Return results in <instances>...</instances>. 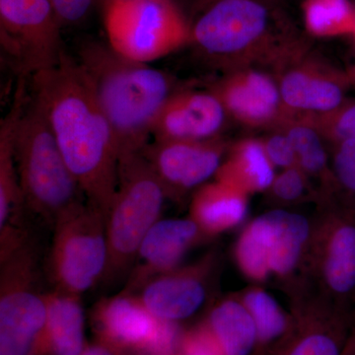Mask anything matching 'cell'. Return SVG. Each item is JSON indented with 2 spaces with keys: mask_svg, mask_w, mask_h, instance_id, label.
Returning <instances> with one entry per match:
<instances>
[{
  "mask_svg": "<svg viewBox=\"0 0 355 355\" xmlns=\"http://www.w3.org/2000/svg\"><path fill=\"white\" fill-rule=\"evenodd\" d=\"M303 292L355 318V205L338 197L318 205Z\"/></svg>",
  "mask_w": 355,
  "mask_h": 355,
  "instance_id": "6",
  "label": "cell"
},
{
  "mask_svg": "<svg viewBox=\"0 0 355 355\" xmlns=\"http://www.w3.org/2000/svg\"><path fill=\"white\" fill-rule=\"evenodd\" d=\"M354 36L355 37V30H354Z\"/></svg>",
  "mask_w": 355,
  "mask_h": 355,
  "instance_id": "38",
  "label": "cell"
},
{
  "mask_svg": "<svg viewBox=\"0 0 355 355\" xmlns=\"http://www.w3.org/2000/svg\"><path fill=\"white\" fill-rule=\"evenodd\" d=\"M25 99V85L21 83L12 108L0 125V261L33 236L14 150L16 125Z\"/></svg>",
  "mask_w": 355,
  "mask_h": 355,
  "instance_id": "17",
  "label": "cell"
},
{
  "mask_svg": "<svg viewBox=\"0 0 355 355\" xmlns=\"http://www.w3.org/2000/svg\"><path fill=\"white\" fill-rule=\"evenodd\" d=\"M78 62L111 125L120 158L142 153L166 103L180 90L176 78L98 44L84 49Z\"/></svg>",
  "mask_w": 355,
  "mask_h": 355,
  "instance_id": "2",
  "label": "cell"
},
{
  "mask_svg": "<svg viewBox=\"0 0 355 355\" xmlns=\"http://www.w3.org/2000/svg\"><path fill=\"white\" fill-rule=\"evenodd\" d=\"M306 116L316 125L328 144L355 139V99H347L331 113Z\"/></svg>",
  "mask_w": 355,
  "mask_h": 355,
  "instance_id": "30",
  "label": "cell"
},
{
  "mask_svg": "<svg viewBox=\"0 0 355 355\" xmlns=\"http://www.w3.org/2000/svg\"><path fill=\"white\" fill-rule=\"evenodd\" d=\"M350 84L355 87V65L349 73Z\"/></svg>",
  "mask_w": 355,
  "mask_h": 355,
  "instance_id": "36",
  "label": "cell"
},
{
  "mask_svg": "<svg viewBox=\"0 0 355 355\" xmlns=\"http://www.w3.org/2000/svg\"><path fill=\"white\" fill-rule=\"evenodd\" d=\"M239 297L256 324L259 338L256 355H275L291 334L293 315L282 309L272 294L261 286L249 287Z\"/></svg>",
  "mask_w": 355,
  "mask_h": 355,
  "instance_id": "26",
  "label": "cell"
},
{
  "mask_svg": "<svg viewBox=\"0 0 355 355\" xmlns=\"http://www.w3.org/2000/svg\"><path fill=\"white\" fill-rule=\"evenodd\" d=\"M229 146L220 137L205 141L154 140L142 153L164 187L168 198L179 200L216 178Z\"/></svg>",
  "mask_w": 355,
  "mask_h": 355,
  "instance_id": "13",
  "label": "cell"
},
{
  "mask_svg": "<svg viewBox=\"0 0 355 355\" xmlns=\"http://www.w3.org/2000/svg\"><path fill=\"white\" fill-rule=\"evenodd\" d=\"M209 239L193 219H159L142 240L121 292L137 294L149 280L179 268L193 247Z\"/></svg>",
  "mask_w": 355,
  "mask_h": 355,
  "instance_id": "18",
  "label": "cell"
},
{
  "mask_svg": "<svg viewBox=\"0 0 355 355\" xmlns=\"http://www.w3.org/2000/svg\"><path fill=\"white\" fill-rule=\"evenodd\" d=\"M180 355H225L207 324L182 336Z\"/></svg>",
  "mask_w": 355,
  "mask_h": 355,
  "instance_id": "32",
  "label": "cell"
},
{
  "mask_svg": "<svg viewBox=\"0 0 355 355\" xmlns=\"http://www.w3.org/2000/svg\"><path fill=\"white\" fill-rule=\"evenodd\" d=\"M343 355H355V331L350 336Z\"/></svg>",
  "mask_w": 355,
  "mask_h": 355,
  "instance_id": "35",
  "label": "cell"
},
{
  "mask_svg": "<svg viewBox=\"0 0 355 355\" xmlns=\"http://www.w3.org/2000/svg\"><path fill=\"white\" fill-rule=\"evenodd\" d=\"M275 175V168L266 156L261 139L249 137L229 146L214 179L232 184L251 196L266 193Z\"/></svg>",
  "mask_w": 355,
  "mask_h": 355,
  "instance_id": "24",
  "label": "cell"
},
{
  "mask_svg": "<svg viewBox=\"0 0 355 355\" xmlns=\"http://www.w3.org/2000/svg\"><path fill=\"white\" fill-rule=\"evenodd\" d=\"M261 139L266 156L275 169L284 170L297 166V158L291 139L282 128H272V132Z\"/></svg>",
  "mask_w": 355,
  "mask_h": 355,
  "instance_id": "31",
  "label": "cell"
},
{
  "mask_svg": "<svg viewBox=\"0 0 355 355\" xmlns=\"http://www.w3.org/2000/svg\"><path fill=\"white\" fill-rule=\"evenodd\" d=\"M149 355H173V354H153Z\"/></svg>",
  "mask_w": 355,
  "mask_h": 355,
  "instance_id": "37",
  "label": "cell"
},
{
  "mask_svg": "<svg viewBox=\"0 0 355 355\" xmlns=\"http://www.w3.org/2000/svg\"><path fill=\"white\" fill-rule=\"evenodd\" d=\"M106 219L84 200L55 220L48 259L53 289L81 297L102 282L109 254Z\"/></svg>",
  "mask_w": 355,
  "mask_h": 355,
  "instance_id": "7",
  "label": "cell"
},
{
  "mask_svg": "<svg viewBox=\"0 0 355 355\" xmlns=\"http://www.w3.org/2000/svg\"><path fill=\"white\" fill-rule=\"evenodd\" d=\"M210 89L229 118L244 127L272 130L289 114L275 74L261 67L229 70Z\"/></svg>",
  "mask_w": 355,
  "mask_h": 355,
  "instance_id": "14",
  "label": "cell"
},
{
  "mask_svg": "<svg viewBox=\"0 0 355 355\" xmlns=\"http://www.w3.org/2000/svg\"><path fill=\"white\" fill-rule=\"evenodd\" d=\"M249 197L232 184L214 179L195 191L189 217L210 239L238 227L246 220Z\"/></svg>",
  "mask_w": 355,
  "mask_h": 355,
  "instance_id": "21",
  "label": "cell"
},
{
  "mask_svg": "<svg viewBox=\"0 0 355 355\" xmlns=\"http://www.w3.org/2000/svg\"><path fill=\"white\" fill-rule=\"evenodd\" d=\"M1 44L20 79L57 64L62 53L51 0H0Z\"/></svg>",
  "mask_w": 355,
  "mask_h": 355,
  "instance_id": "10",
  "label": "cell"
},
{
  "mask_svg": "<svg viewBox=\"0 0 355 355\" xmlns=\"http://www.w3.org/2000/svg\"><path fill=\"white\" fill-rule=\"evenodd\" d=\"M336 197L355 205V139L329 144Z\"/></svg>",
  "mask_w": 355,
  "mask_h": 355,
  "instance_id": "29",
  "label": "cell"
},
{
  "mask_svg": "<svg viewBox=\"0 0 355 355\" xmlns=\"http://www.w3.org/2000/svg\"><path fill=\"white\" fill-rule=\"evenodd\" d=\"M266 197L275 209L314 202H324L321 191L298 166L282 170L275 175L272 186L266 191Z\"/></svg>",
  "mask_w": 355,
  "mask_h": 355,
  "instance_id": "28",
  "label": "cell"
},
{
  "mask_svg": "<svg viewBox=\"0 0 355 355\" xmlns=\"http://www.w3.org/2000/svg\"><path fill=\"white\" fill-rule=\"evenodd\" d=\"M218 263V253L209 252L191 265L179 266L149 280L137 295L158 319L170 322L187 319L197 313L209 297Z\"/></svg>",
  "mask_w": 355,
  "mask_h": 355,
  "instance_id": "15",
  "label": "cell"
},
{
  "mask_svg": "<svg viewBox=\"0 0 355 355\" xmlns=\"http://www.w3.org/2000/svg\"><path fill=\"white\" fill-rule=\"evenodd\" d=\"M291 139L297 166L314 182L324 200L336 195L331 172L330 147L308 116L288 114L277 125Z\"/></svg>",
  "mask_w": 355,
  "mask_h": 355,
  "instance_id": "23",
  "label": "cell"
},
{
  "mask_svg": "<svg viewBox=\"0 0 355 355\" xmlns=\"http://www.w3.org/2000/svg\"><path fill=\"white\" fill-rule=\"evenodd\" d=\"M261 243L270 277L284 286L289 297L303 291L312 220L286 209H272L254 217L246 226Z\"/></svg>",
  "mask_w": 355,
  "mask_h": 355,
  "instance_id": "12",
  "label": "cell"
},
{
  "mask_svg": "<svg viewBox=\"0 0 355 355\" xmlns=\"http://www.w3.org/2000/svg\"><path fill=\"white\" fill-rule=\"evenodd\" d=\"M205 324L224 354H257L259 338L256 324L239 295L217 301Z\"/></svg>",
  "mask_w": 355,
  "mask_h": 355,
  "instance_id": "25",
  "label": "cell"
},
{
  "mask_svg": "<svg viewBox=\"0 0 355 355\" xmlns=\"http://www.w3.org/2000/svg\"><path fill=\"white\" fill-rule=\"evenodd\" d=\"M190 42L226 71L273 69L305 46L270 0H216L191 26Z\"/></svg>",
  "mask_w": 355,
  "mask_h": 355,
  "instance_id": "3",
  "label": "cell"
},
{
  "mask_svg": "<svg viewBox=\"0 0 355 355\" xmlns=\"http://www.w3.org/2000/svg\"><path fill=\"white\" fill-rule=\"evenodd\" d=\"M58 19L65 23L83 20L90 10L92 0H51Z\"/></svg>",
  "mask_w": 355,
  "mask_h": 355,
  "instance_id": "33",
  "label": "cell"
},
{
  "mask_svg": "<svg viewBox=\"0 0 355 355\" xmlns=\"http://www.w3.org/2000/svg\"><path fill=\"white\" fill-rule=\"evenodd\" d=\"M78 355H114V354L108 347L97 345V347H91L84 349Z\"/></svg>",
  "mask_w": 355,
  "mask_h": 355,
  "instance_id": "34",
  "label": "cell"
},
{
  "mask_svg": "<svg viewBox=\"0 0 355 355\" xmlns=\"http://www.w3.org/2000/svg\"><path fill=\"white\" fill-rule=\"evenodd\" d=\"M0 355H30L46 318L35 236L0 261Z\"/></svg>",
  "mask_w": 355,
  "mask_h": 355,
  "instance_id": "9",
  "label": "cell"
},
{
  "mask_svg": "<svg viewBox=\"0 0 355 355\" xmlns=\"http://www.w3.org/2000/svg\"><path fill=\"white\" fill-rule=\"evenodd\" d=\"M166 198L164 187L144 153L120 158L118 186L106 219L109 254L103 284L127 280L142 240L161 219Z\"/></svg>",
  "mask_w": 355,
  "mask_h": 355,
  "instance_id": "5",
  "label": "cell"
},
{
  "mask_svg": "<svg viewBox=\"0 0 355 355\" xmlns=\"http://www.w3.org/2000/svg\"><path fill=\"white\" fill-rule=\"evenodd\" d=\"M94 319L105 338L121 347L150 352L157 338L161 320L154 317L137 294L125 292L100 299Z\"/></svg>",
  "mask_w": 355,
  "mask_h": 355,
  "instance_id": "20",
  "label": "cell"
},
{
  "mask_svg": "<svg viewBox=\"0 0 355 355\" xmlns=\"http://www.w3.org/2000/svg\"><path fill=\"white\" fill-rule=\"evenodd\" d=\"M109 46L121 57L151 64L190 42L191 26L172 0H110Z\"/></svg>",
  "mask_w": 355,
  "mask_h": 355,
  "instance_id": "8",
  "label": "cell"
},
{
  "mask_svg": "<svg viewBox=\"0 0 355 355\" xmlns=\"http://www.w3.org/2000/svg\"><path fill=\"white\" fill-rule=\"evenodd\" d=\"M44 298L46 323L33 350L44 347L55 355L80 354L85 349L80 296L51 289Z\"/></svg>",
  "mask_w": 355,
  "mask_h": 355,
  "instance_id": "22",
  "label": "cell"
},
{
  "mask_svg": "<svg viewBox=\"0 0 355 355\" xmlns=\"http://www.w3.org/2000/svg\"><path fill=\"white\" fill-rule=\"evenodd\" d=\"M306 31L319 38L354 35L355 8L349 0H304Z\"/></svg>",
  "mask_w": 355,
  "mask_h": 355,
  "instance_id": "27",
  "label": "cell"
},
{
  "mask_svg": "<svg viewBox=\"0 0 355 355\" xmlns=\"http://www.w3.org/2000/svg\"><path fill=\"white\" fill-rule=\"evenodd\" d=\"M14 150L30 216L53 227L64 212L86 200L33 95L21 108Z\"/></svg>",
  "mask_w": 355,
  "mask_h": 355,
  "instance_id": "4",
  "label": "cell"
},
{
  "mask_svg": "<svg viewBox=\"0 0 355 355\" xmlns=\"http://www.w3.org/2000/svg\"><path fill=\"white\" fill-rule=\"evenodd\" d=\"M294 326L275 355H343L349 342L354 318L312 295L291 299Z\"/></svg>",
  "mask_w": 355,
  "mask_h": 355,
  "instance_id": "16",
  "label": "cell"
},
{
  "mask_svg": "<svg viewBox=\"0 0 355 355\" xmlns=\"http://www.w3.org/2000/svg\"><path fill=\"white\" fill-rule=\"evenodd\" d=\"M31 81L32 94L86 202L108 214L118 186L120 153L83 67L64 53L57 64Z\"/></svg>",
  "mask_w": 355,
  "mask_h": 355,
  "instance_id": "1",
  "label": "cell"
},
{
  "mask_svg": "<svg viewBox=\"0 0 355 355\" xmlns=\"http://www.w3.org/2000/svg\"><path fill=\"white\" fill-rule=\"evenodd\" d=\"M307 55L304 46L273 67L282 102L289 114L331 113L349 99V74Z\"/></svg>",
  "mask_w": 355,
  "mask_h": 355,
  "instance_id": "11",
  "label": "cell"
},
{
  "mask_svg": "<svg viewBox=\"0 0 355 355\" xmlns=\"http://www.w3.org/2000/svg\"><path fill=\"white\" fill-rule=\"evenodd\" d=\"M228 118L223 104L211 89H180L159 114L153 139L156 141L219 139Z\"/></svg>",
  "mask_w": 355,
  "mask_h": 355,
  "instance_id": "19",
  "label": "cell"
}]
</instances>
